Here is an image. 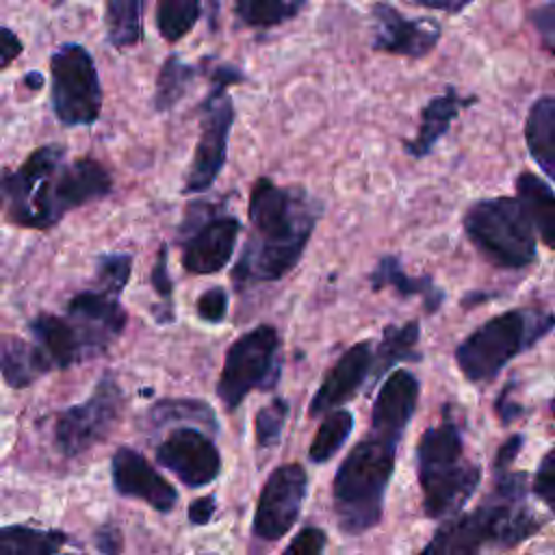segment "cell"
Wrapping results in <instances>:
<instances>
[{
  "label": "cell",
  "instance_id": "obj_33",
  "mask_svg": "<svg viewBox=\"0 0 555 555\" xmlns=\"http://www.w3.org/2000/svg\"><path fill=\"white\" fill-rule=\"evenodd\" d=\"M202 13L199 0H156V28L169 43L193 30Z\"/></svg>",
  "mask_w": 555,
  "mask_h": 555
},
{
  "label": "cell",
  "instance_id": "obj_13",
  "mask_svg": "<svg viewBox=\"0 0 555 555\" xmlns=\"http://www.w3.org/2000/svg\"><path fill=\"white\" fill-rule=\"evenodd\" d=\"M156 460L189 488L208 486L221 470V455L217 444L210 436L195 427L171 431L158 444Z\"/></svg>",
  "mask_w": 555,
  "mask_h": 555
},
{
  "label": "cell",
  "instance_id": "obj_9",
  "mask_svg": "<svg viewBox=\"0 0 555 555\" xmlns=\"http://www.w3.org/2000/svg\"><path fill=\"white\" fill-rule=\"evenodd\" d=\"M52 108L63 126H91L102 111V87L89 50L63 43L50 59Z\"/></svg>",
  "mask_w": 555,
  "mask_h": 555
},
{
  "label": "cell",
  "instance_id": "obj_37",
  "mask_svg": "<svg viewBox=\"0 0 555 555\" xmlns=\"http://www.w3.org/2000/svg\"><path fill=\"white\" fill-rule=\"evenodd\" d=\"M533 494L555 514V447L540 460L533 477Z\"/></svg>",
  "mask_w": 555,
  "mask_h": 555
},
{
  "label": "cell",
  "instance_id": "obj_45",
  "mask_svg": "<svg viewBox=\"0 0 555 555\" xmlns=\"http://www.w3.org/2000/svg\"><path fill=\"white\" fill-rule=\"evenodd\" d=\"M95 544L102 553H117L121 551V533L115 527H104L98 531Z\"/></svg>",
  "mask_w": 555,
  "mask_h": 555
},
{
  "label": "cell",
  "instance_id": "obj_18",
  "mask_svg": "<svg viewBox=\"0 0 555 555\" xmlns=\"http://www.w3.org/2000/svg\"><path fill=\"white\" fill-rule=\"evenodd\" d=\"M67 314L82 330L93 356H100L126 327V312L111 291H82L72 297Z\"/></svg>",
  "mask_w": 555,
  "mask_h": 555
},
{
  "label": "cell",
  "instance_id": "obj_10",
  "mask_svg": "<svg viewBox=\"0 0 555 555\" xmlns=\"http://www.w3.org/2000/svg\"><path fill=\"white\" fill-rule=\"evenodd\" d=\"M280 336L273 325H258L238 336L225 353L217 382V395L228 410H234L251 390H267L275 384Z\"/></svg>",
  "mask_w": 555,
  "mask_h": 555
},
{
  "label": "cell",
  "instance_id": "obj_12",
  "mask_svg": "<svg viewBox=\"0 0 555 555\" xmlns=\"http://www.w3.org/2000/svg\"><path fill=\"white\" fill-rule=\"evenodd\" d=\"M308 492V475L301 464H282L264 481L254 512L251 531L256 538L278 542L301 514Z\"/></svg>",
  "mask_w": 555,
  "mask_h": 555
},
{
  "label": "cell",
  "instance_id": "obj_17",
  "mask_svg": "<svg viewBox=\"0 0 555 555\" xmlns=\"http://www.w3.org/2000/svg\"><path fill=\"white\" fill-rule=\"evenodd\" d=\"M373 358H375V351L371 340H360L351 345L338 358V362L327 371L325 379L321 382L319 390L314 392L308 405V414L323 416L330 410L338 408L340 403L349 401L360 390L366 375L371 373Z\"/></svg>",
  "mask_w": 555,
  "mask_h": 555
},
{
  "label": "cell",
  "instance_id": "obj_22",
  "mask_svg": "<svg viewBox=\"0 0 555 555\" xmlns=\"http://www.w3.org/2000/svg\"><path fill=\"white\" fill-rule=\"evenodd\" d=\"M475 98H462L453 87H449L442 95L431 98L427 106L421 111V124L414 139L405 143V152L414 158L427 156L438 139L449 130L451 121L460 115L462 108L470 106Z\"/></svg>",
  "mask_w": 555,
  "mask_h": 555
},
{
  "label": "cell",
  "instance_id": "obj_26",
  "mask_svg": "<svg viewBox=\"0 0 555 555\" xmlns=\"http://www.w3.org/2000/svg\"><path fill=\"white\" fill-rule=\"evenodd\" d=\"M0 371L11 388H24L52 369L35 343L11 336L0 347Z\"/></svg>",
  "mask_w": 555,
  "mask_h": 555
},
{
  "label": "cell",
  "instance_id": "obj_7",
  "mask_svg": "<svg viewBox=\"0 0 555 555\" xmlns=\"http://www.w3.org/2000/svg\"><path fill=\"white\" fill-rule=\"evenodd\" d=\"M464 232L496 267L522 269L535 260V230L518 197L475 202L464 215Z\"/></svg>",
  "mask_w": 555,
  "mask_h": 555
},
{
  "label": "cell",
  "instance_id": "obj_29",
  "mask_svg": "<svg viewBox=\"0 0 555 555\" xmlns=\"http://www.w3.org/2000/svg\"><path fill=\"white\" fill-rule=\"evenodd\" d=\"M65 533L26 525L0 527V555H50L61 551Z\"/></svg>",
  "mask_w": 555,
  "mask_h": 555
},
{
  "label": "cell",
  "instance_id": "obj_21",
  "mask_svg": "<svg viewBox=\"0 0 555 555\" xmlns=\"http://www.w3.org/2000/svg\"><path fill=\"white\" fill-rule=\"evenodd\" d=\"M113 189V180L108 171L98 163L95 158H76L74 163H63L59 173V212L65 217V212L80 208L93 199H100L108 195Z\"/></svg>",
  "mask_w": 555,
  "mask_h": 555
},
{
  "label": "cell",
  "instance_id": "obj_48",
  "mask_svg": "<svg viewBox=\"0 0 555 555\" xmlns=\"http://www.w3.org/2000/svg\"><path fill=\"white\" fill-rule=\"evenodd\" d=\"M24 82H26V87H30V89H41L43 87V76L39 74V72H28L26 76H24Z\"/></svg>",
  "mask_w": 555,
  "mask_h": 555
},
{
  "label": "cell",
  "instance_id": "obj_47",
  "mask_svg": "<svg viewBox=\"0 0 555 555\" xmlns=\"http://www.w3.org/2000/svg\"><path fill=\"white\" fill-rule=\"evenodd\" d=\"M416 2L423 4V7H431V9L457 13V11H462L466 4H470L473 0H416Z\"/></svg>",
  "mask_w": 555,
  "mask_h": 555
},
{
  "label": "cell",
  "instance_id": "obj_38",
  "mask_svg": "<svg viewBox=\"0 0 555 555\" xmlns=\"http://www.w3.org/2000/svg\"><path fill=\"white\" fill-rule=\"evenodd\" d=\"M197 317L206 323H219L228 312V293L221 286H212L204 291L197 299Z\"/></svg>",
  "mask_w": 555,
  "mask_h": 555
},
{
  "label": "cell",
  "instance_id": "obj_1",
  "mask_svg": "<svg viewBox=\"0 0 555 555\" xmlns=\"http://www.w3.org/2000/svg\"><path fill=\"white\" fill-rule=\"evenodd\" d=\"M323 208L301 186L258 178L249 193L251 234L232 269L236 288L282 280L299 262Z\"/></svg>",
  "mask_w": 555,
  "mask_h": 555
},
{
  "label": "cell",
  "instance_id": "obj_34",
  "mask_svg": "<svg viewBox=\"0 0 555 555\" xmlns=\"http://www.w3.org/2000/svg\"><path fill=\"white\" fill-rule=\"evenodd\" d=\"M150 421L156 425H167L173 421H191V423L204 425L210 431L219 429L212 408L199 399H163L152 405Z\"/></svg>",
  "mask_w": 555,
  "mask_h": 555
},
{
  "label": "cell",
  "instance_id": "obj_3",
  "mask_svg": "<svg viewBox=\"0 0 555 555\" xmlns=\"http://www.w3.org/2000/svg\"><path fill=\"white\" fill-rule=\"evenodd\" d=\"M397 447V440L371 431L340 462L334 475L332 499L343 533L360 535L382 520Z\"/></svg>",
  "mask_w": 555,
  "mask_h": 555
},
{
  "label": "cell",
  "instance_id": "obj_44",
  "mask_svg": "<svg viewBox=\"0 0 555 555\" xmlns=\"http://www.w3.org/2000/svg\"><path fill=\"white\" fill-rule=\"evenodd\" d=\"M215 509H217L215 496H199V499H193L191 505H189V520H191L193 525H206V522H210Z\"/></svg>",
  "mask_w": 555,
  "mask_h": 555
},
{
  "label": "cell",
  "instance_id": "obj_25",
  "mask_svg": "<svg viewBox=\"0 0 555 555\" xmlns=\"http://www.w3.org/2000/svg\"><path fill=\"white\" fill-rule=\"evenodd\" d=\"M525 141L538 167L555 180V98H540L531 104Z\"/></svg>",
  "mask_w": 555,
  "mask_h": 555
},
{
  "label": "cell",
  "instance_id": "obj_49",
  "mask_svg": "<svg viewBox=\"0 0 555 555\" xmlns=\"http://www.w3.org/2000/svg\"><path fill=\"white\" fill-rule=\"evenodd\" d=\"M551 410H553V414H555V399H553V403H551Z\"/></svg>",
  "mask_w": 555,
  "mask_h": 555
},
{
  "label": "cell",
  "instance_id": "obj_30",
  "mask_svg": "<svg viewBox=\"0 0 555 555\" xmlns=\"http://www.w3.org/2000/svg\"><path fill=\"white\" fill-rule=\"evenodd\" d=\"M351 429H353V414L349 410H336V408L330 410L310 442V451H308L310 462L323 464L332 460L340 451V447L347 442Z\"/></svg>",
  "mask_w": 555,
  "mask_h": 555
},
{
  "label": "cell",
  "instance_id": "obj_31",
  "mask_svg": "<svg viewBox=\"0 0 555 555\" xmlns=\"http://www.w3.org/2000/svg\"><path fill=\"white\" fill-rule=\"evenodd\" d=\"M193 78H195V67L184 63L178 54H169L156 78V91H154L156 111L163 113L173 108L189 91Z\"/></svg>",
  "mask_w": 555,
  "mask_h": 555
},
{
  "label": "cell",
  "instance_id": "obj_23",
  "mask_svg": "<svg viewBox=\"0 0 555 555\" xmlns=\"http://www.w3.org/2000/svg\"><path fill=\"white\" fill-rule=\"evenodd\" d=\"M369 282H371L373 291H382V288L390 286L401 297H412V295L423 297V308L427 312H436L444 301V291L440 286H436L431 275H421V278L408 275L397 256L379 258L377 267L369 275Z\"/></svg>",
  "mask_w": 555,
  "mask_h": 555
},
{
  "label": "cell",
  "instance_id": "obj_28",
  "mask_svg": "<svg viewBox=\"0 0 555 555\" xmlns=\"http://www.w3.org/2000/svg\"><path fill=\"white\" fill-rule=\"evenodd\" d=\"M145 0H106V37L115 48H132L143 39Z\"/></svg>",
  "mask_w": 555,
  "mask_h": 555
},
{
  "label": "cell",
  "instance_id": "obj_24",
  "mask_svg": "<svg viewBox=\"0 0 555 555\" xmlns=\"http://www.w3.org/2000/svg\"><path fill=\"white\" fill-rule=\"evenodd\" d=\"M516 197L527 210L542 243L555 249V191L542 178L522 171L516 178Z\"/></svg>",
  "mask_w": 555,
  "mask_h": 555
},
{
  "label": "cell",
  "instance_id": "obj_46",
  "mask_svg": "<svg viewBox=\"0 0 555 555\" xmlns=\"http://www.w3.org/2000/svg\"><path fill=\"white\" fill-rule=\"evenodd\" d=\"M496 412H499V416H501V421H503V423H512L514 418H518V416H520L522 408H520L518 403H512V401L507 399V388H505V390L499 395Z\"/></svg>",
  "mask_w": 555,
  "mask_h": 555
},
{
  "label": "cell",
  "instance_id": "obj_35",
  "mask_svg": "<svg viewBox=\"0 0 555 555\" xmlns=\"http://www.w3.org/2000/svg\"><path fill=\"white\" fill-rule=\"evenodd\" d=\"M286 416H288V401L282 397H275L271 403L258 410L254 421L258 447H273L280 442Z\"/></svg>",
  "mask_w": 555,
  "mask_h": 555
},
{
  "label": "cell",
  "instance_id": "obj_40",
  "mask_svg": "<svg viewBox=\"0 0 555 555\" xmlns=\"http://www.w3.org/2000/svg\"><path fill=\"white\" fill-rule=\"evenodd\" d=\"M327 544V535L319 527H304L286 546V553H297V555H319L323 553Z\"/></svg>",
  "mask_w": 555,
  "mask_h": 555
},
{
  "label": "cell",
  "instance_id": "obj_36",
  "mask_svg": "<svg viewBox=\"0 0 555 555\" xmlns=\"http://www.w3.org/2000/svg\"><path fill=\"white\" fill-rule=\"evenodd\" d=\"M132 256L130 254H104L98 258L95 275L104 291L119 295L130 278Z\"/></svg>",
  "mask_w": 555,
  "mask_h": 555
},
{
  "label": "cell",
  "instance_id": "obj_14",
  "mask_svg": "<svg viewBox=\"0 0 555 555\" xmlns=\"http://www.w3.org/2000/svg\"><path fill=\"white\" fill-rule=\"evenodd\" d=\"M373 17V48L421 59L434 50L440 39V24L429 17L408 20L392 4L377 2L371 11Z\"/></svg>",
  "mask_w": 555,
  "mask_h": 555
},
{
  "label": "cell",
  "instance_id": "obj_2",
  "mask_svg": "<svg viewBox=\"0 0 555 555\" xmlns=\"http://www.w3.org/2000/svg\"><path fill=\"white\" fill-rule=\"evenodd\" d=\"M525 473L496 475L492 496L479 507L444 518L423 553L475 555L483 548H512L529 540L542 520L525 505Z\"/></svg>",
  "mask_w": 555,
  "mask_h": 555
},
{
  "label": "cell",
  "instance_id": "obj_19",
  "mask_svg": "<svg viewBox=\"0 0 555 555\" xmlns=\"http://www.w3.org/2000/svg\"><path fill=\"white\" fill-rule=\"evenodd\" d=\"M418 390V379L408 369L392 371L373 401L371 431L399 442L416 410Z\"/></svg>",
  "mask_w": 555,
  "mask_h": 555
},
{
  "label": "cell",
  "instance_id": "obj_8",
  "mask_svg": "<svg viewBox=\"0 0 555 555\" xmlns=\"http://www.w3.org/2000/svg\"><path fill=\"white\" fill-rule=\"evenodd\" d=\"M241 80L243 74L230 65H221L212 72V89L202 104L199 139L184 180V193L206 191L221 173L228 154L230 128L234 124V104L228 95V87Z\"/></svg>",
  "mask_w": 555,
  "mask_h": 555
},
{
  "label": "cell",
  "instance_id": "obj_11",
  "mask_svg": "<svg viewBox=\"0 0 555 555\" xmlns=\"http://www.w3.org/2000/svg\"><path fill=\"white\" fill-rule=\"evenodd\" d=\"M124 412V392L113 375H104L93 392L59 414L54 440L63 455L74 457L102 442Z\"/></svg>",
  "mask_w": 555,
  "mask_h": 555
},
{
  "label": "cell",
  "instance_id": "obj_16",
  "mask_svg": "<svg viewBox=\"0 0 555 555\" xmlns=\"http://www.w3.org/2000/svg\"><path fill=\"white\" fill-rule=\"evenodd\" d=\"M238 232L241 221L232 215H212L197 221L193 234L184 243L182 267L197 275L221 271L234 254Z\"/></svg>",
  "mask_w": 555,
  "mask_h": 555
},
{
  "label": "cell",
  "instance_id": "obj_39",
  "mask_svg": "<svg viewBox=\"0 0 555 555\" xmlns=\"http://www.w3.org/2000/svg\"><path fill=\"white\" fill-rule=\"evenodd\" d=\"M531 24L535 26L542 46L555 54V0H548L531 11Z\"/></svg>",
  "mask_w": 555,
  "mask_h": 555
},
{
  "label": "cell",
  "instance_id": "obj_20",
  "mask_svg": "<svg viewBox=\"0 0 555 555\" xmlns=\"http://www.w3.org/2000/svg\"><path fill=\"white\" fill-rule=\"evenodd\" d=\"M30 334L50 369H67L76 362L95 358L82 330L72 317L63 319L41 312L30 321Z\"/></svg>",
  "mask_w": 555,
  "mask_h": 555
},
{
  "label": "cell",
  "instance_id": "obj_15",
  "mask_svg": "<svg viewBox=\"0 0 555 555\" xmlns=\"http://www.w3.org/2000/svg\"><path fill=\"white\" fill-rule=\"evenodd\" d=\"M113 486L121 496L139 499L158 512H171L178 490L134 449L119 447L111 460Z\"/></svg>",
  "mask_w": 555,
  "mask_h": 555
},
{
  "label": "cell",
  "instance_id": "obj_6",
  "mask_svg": "<svg viewBox=\"0 0 555 555\" xmlns=\"http://www.w3.org/2000/svg\"><path fill=\"white\" fill-rule=\"evenodd\" d=\"M63 163L65 147L48 143L30 152L17 169L0 173L2 208L15 225L43 230L63 219L56 202Z\"/></svg>",
  "mask_w": 555,
  "mask_h": 555
},
{
  "label": "cell",
  "instance_id": "obj_4",
  "mask_svg": "<svg viewBox=\"0 0 555 555\" xmlns=\"http://www.w3.org/2000/svg\"><path fill=\"white\" fill-rule=\"evenodd\" d=\"M423 512L444 520L462 512L481 481V468L464 455V440L451 418L427 427L416 447Z\"/></svg>",
  "mask_w": 555,
  "mask_h": 555
},
{
  "label": "cell",
  "instance_id": "obj_32",
  "mask_svg": "<svg viewBox=\"0 0 555 555\" xmlns=\"http://www.w3.org/2000/svg\"><path fill=\"white\" fill-rule=\"evenodd\" d=\"M306 0H236L234 11L238 20L254 28H271L293 20Z\"/></svg>",
  "mask_w": 555,
  "mask_h": 555
},
{
  "label": "cell",
  "instance_id": "obj_41",
  "mask_svg": "<svg viewBox=\"0 0 555 555\" xmlns=\"http://www.w3.org/2000/svg\"><path fill=\"white\" fill-rule=\"evenodd\" d=\"M150 284L163 301L171 304L173 284H171V278H169V271H167V245H160V249H158L156 262H154L152 273H150Z\"/></svg>",
  "mask_w": 555,
  "mask_h": 555
},
{
  "label": "cell",
  "instance_id": "obj_43",
  "mask_svg": "<svg viewBox=\"0 0 555 555\" xmlns=\"http://www.w3.org/2000/svg\"><path fill=\"white\" fill-rule=\"evenodd\" d=\"M24 46L20 41V37L7 28V26H0V72L11 65L20 54H22Z\"/></svg>",
  "mask_w": 555,
  "mask_h": 555
},
{
  "label": "cell",
  "instance_id": "obj_27",
  "mask_svg": "<svg viewBox=\"0 0 555 555\" xmlns=\"http://www.w3.org/2000/svg\"><path fill=\"white\" fill-rule=\"evenodd\" d=\"M418 336H421L418 321H408L403 325H386L382 334V343L373 358V369H371L373 379H379L388 369H392L399 362L421 360V353L416 351Z\"/></svg>",
  "mask_w": 555,
  "mask_h": 555
},
{
  "label": "cell",
  "instance_id": "obj_42",
  "mask_svg": "<svg viewBox=\"0 0 555 555\" xmlns=\"http://www.w3.org/2000/svg\"><path fill=\"white\" fill-rule=\"evenodd\" d=\"M522 442H525L522 434H516V436L507 438V440L501 444V449H499V453H496V460H494V473H496V475L509 470V466L514 464V460L518 457V453H520V449H522Z\"/></svg>",
  "mask_w": 555,
  "mask_h": 555
},
{
  "label": "cell",
  "instance_id": "obj_5",
  "mask_svg": "<svg viewBox=\"0 0 555 555\" xmlns=\"http://www.w3.org/2000/svg\"><path fill=\"white\" fill-rule=\"evenodd\" d=\"M555 327L542 310H507L470 332L455 349V362L468 382H490L518 353L533 347Z\"/></svg>",
  "mask_w": 555,
  "mask_h": 555
}]
</instances>
